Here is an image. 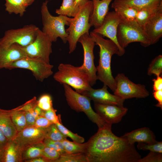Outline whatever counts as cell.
<instances>
[{
  "instance_id": "6da1fadb",
  "label": "cell",
  "mask_w": 162,
  "mask_h": 162,
  "mask_svg": "<svg viewBox=\"0 0 162 162\" xmlns=\"http://www.w3.org/2000/svg\"><path fill=\"white\" fill-rule=\"evenodd\" d=\"M112 125L98 128L87 142L88 162H138L141 158L134 144L115 135Z\"/></svg>"
},
{
  "instance_id": "7a4b0ae2",
  "label": "cell",
  "mask_w": 162,
  "mask_h": 162,
  "mask_svg": "<svg viewBox=\"0 0 162 162\" xmlns=\"http://www.w3.org/2000/svg\"><path fill=\"white\" fill-rule=\"evenodd\" d=\"M95 44L100 48L99 58L98 66L96 67L97 80L103 83L112 91L116 87L115 78L111 70V60L112 56H118L119 49L117 45L110 39H106L102 35L92 31L89 34Z\"/></svg>"
},
{
  "instance_id": "3957f363",
  "label": "cell",
  "mask_w": 162,
  "mask_h": 162,
  "mask_svg": "<svg viewBox=\"0 0 162 162\" xmlns=\"http://www.w3.org/2000/svg\"><path fill=\"white\" fill-rule=\"evenodd\" d=\"M79 2V10L66 30L68 34L69 53L75 50L79 38L85 33H89L91 27L89 21L93 9L92 1L81 0Z\"/></svg>"
},
{
  "instance_id": "277c9868",
  "label": "cell",
  "mask_w": 162,
  "mask_h": 162,
  "mask_svg": "<svg viewBox=\"0 0 162 162\" xmlns=\"http://www.w3.org/2000/svg\"><path fill=\"white\" fill-rule=\"evenodd\" d=\"M48 2V1L44 2L41 8L43 25L42 31L52 42H56L60 38L65 43L68 42V34L65 26L70 25L72 18L62 15L52 16L49 11Z\"/></svg>"
},
{
  "instance_id": "5b68a950",
  "label": "cell",
  "mask_w": 162,
  "mask_h": 162,
  "mask_svg": "<svg viewBox=\"0 0 162 162\" xmlns=\"http://www.w3.org/2000/svg\"><path fill=\"white\" fill-rule=\"evenodd\" d=\"M53 77L60 84H66L81 94L92 87L88 76L80 66L60 64Z\"/></svg>"
},
{
  "instance_id": "8992f818",
  "label": "cell",
  "mask_w": 162,
  "mask_h": 162,
  "mask_svg": "<svg viewBox=\"0 0 162 162\" xmlns=\"http://www.w3.org/2000/svg\"><path fill=\"white\" fill-rule=\"evenodd\" d=\"M62 85L66 101L71 109L78 112H83L90 121L97 125L98 128L110 124L106 123L93 110L89 98L74 91L66 84Z\"/></svg>"
},
{
  "instance_id": "52a82bcc",
  "label": "cell",
  "mask_w": 162,
  "mask_h": 162,
  "mask_svg": "<svg viewBox=\"0 0 162 162\" xmlns=\"http://www.w3.org/2000/svg\"><path fill=\"white\" fill-rule=\"evenodd\" d=\"M117 38L119 45L124 50L133 42H140L145 47L151 45L148 37L136 20L121 22L118 27Z\"/></svg>"
},
{
  "instance_id": "ba28073f",
  "label": "cell",
  "mask_w": 162,
  "mask_h": 162,
  "mask_svg": "<svg viewBox=\"0 0 162 162\" xmlns=\"http://www.w3.org/2000/svg\"><path fill=\"white\" fill-rule=\"evenodd\" d=\"M53 67L50 63L41 59L26 56L12 63L7 69L28 70L32 72L37 80L42 82L53 74Z\"/></svg>"
},
{
  "instance_id": "9c48e42d",
  "label": "cell",
  "mask_w": 162,
  "mask_h": 162,
  "mask_svg": "<svg viewBox=\"0 0 162 162\" xmlns=\"http://www.w3.org/2000/svg\"><path fill=\"white\" fill-rule=\"evenodd\" d=\"M39 28L30 25L16 29L7 30L0 39V46L7 47L13 44L26 46L35 39Z\"/></svg>"
},
{
  "instance_id": "30bf717a",
  "label": "cell",
  "mask_w": 162,
  "mask_h": 162,
  "mask_svg": "<svg viewBox=\"0 0 162 162\" xmlns=\"http://www.w3.org/2000/svg\"><path fill=\"white\" fill-rule=\"evenodd\" d=\"M115 79L116 87L114 94L122 99L145 98L149 95L145 85L133 82L124 74H118Z\"/></svg>"
},
{
  "instance_id": "8fae6325",
  "label": "cell",
  "mask_w": 162,
  "mask_h": 162,
  "mask_svg": "<svg viewBox=\"0 0 162 162\" xmlns=\"http://www.w3.org/2000/svg\"><path fill=\"white\" fill-rule=\"evenodd\" d=\"M78 42L82 46L84 52L83 63L80 67L88 76L92 86L96 83L98 80L96 68L94 62L93 51L95 44L89 33H85L81 36Z\"/></svg>"
},
{
  "instance_id": "7c38bea8",
  "label": "cell",
  "mask_w": 162,
  "mask_h": 162,
  "mask_svg": "<svg viewBox=\"0 0 162 162\" xmlns=\"http://www.w3.org/2000/svg\"><path fill=\"white\" fill-rule=\"evenodd\" d=\"M52 43L39 28L34 40L28 45L22 47L27 56L50 63V56L52 52Z\"/></svg>"
},
{
  "instance_id": "4fadbf2b",
  "label": "cell",
  "mask_w": 162,
  "mask_h": 162,
  "mask_svg": "<svg viewBox=\"0 0 162 162\" xmlns=\"http://www.w3.org/2000/svg\"><path fill=\"white\" fill-rule=\"evenodd\" d=\"M121 22L120 17L114 10L109 12L106 16L102 25L92 31L94 33L108 38L113 42L118 48V56H120L125 53V50L120 47L117 38L118 27Z\"/></svg>"
},
{
  "instance_id": "5bb4252c",
  "label": "cell",
  "mask_w": 162,
  "mask_h": 162,
  "mask_svg": "<svg viewBox=\"0 0 162 162\" xmlns=\"http://www.w3.org/2000/svg\"><path fill=\"white\" fill-rule=\"evenodd\" d=\"M96 112L106 123H119L127 113L128 109L124 106L94 102Z\"/></svg>"
},
{
  "instance_id": "9a60e30c",
  "label": "cell",
  "mask_w": 162,
  "mask_h": 162,
  "mask_svg": "<svg viewBox=\"0 0 162 162\" xmlns=\"http://www.w3.org/2000/svg\"><path fill=\"white\" fill-rule=\"evenodd\" d=\"M44 138L43 129L33 125L27 126L18 132L13 140L23 151L28 146L43 142Z\"/></svg>"
},
{
  "instance_id": "2e32d148",
  "label": "cell",
  "mask_w": 162,
  "mask_h": 162,
  "mask_svg": "<svg viewBox=\"0 0 162 162\" xmlns=\"http://www.w3.org/2000/svg\"><path fill=\"white\" fill-rule=\"evenodd\" d=\"M107 89L108 86L105 85H104L101 88L97 89H94L91 87L81 94L88 97L94 102L123 106L125 100L114 94H111Z\"/></svg>"
},
{
  "instance_id": "e0dca14e",
  "label": "cell",
  "mask_w": 162,
  "mask_h": 162,
  "mask_svg": "<svg viewBox=\"0 0 162 162\" xmlns=\"http://www.w3.org/2000/svg\"><path fill=\"white\" fill-rule=\"evenodd\" d=\"M143 29L151 45L158 41L162 36V7L147 21Z\"/></svg>"
},
{
  "instance_id": "ac0fdd59",
  "label": "cell",
  "mask_w": 162,
  "mask_h": 162,
  "mask_svg": "<svg viewBox=\"0 0 162 162\" xmlns=\"http://www.w3.org/2000/svg\"><path fill=\"white\" fill-rule=\"evenodd\" d=\"M26 56L22 46L18 44L0 46V69H7L12 63Z\"/></svg>"
},
{
  "instance_id": "d6986e66",
  "label": "cell",
  "mask_w": 162,
  "mask_h": 162,
  "mask_svg": "<svg viewBox=\"0 0 162 162\" xmlns=\"http://www.w3.org/2000/svg\"><path fill=\"white\" fill-rule=\"evenodd\" d=\"M93 9L89 22L95 28L100 26L109 12V6L112 0H92Z\"/></svg>"
},
{
  "instance_id": "ffe728a7",
  "label": "cell",
  "mask_w": 162,
  "mask_h": 162,
  "mask_svg": "<svg viewBox=\"0 0 162 162\" xmlns=\"http://www.w3.org/2000/svg\"><path fill=\"white\" fill-rule=\"evenodd\" d=\"M130 143L134 144L136 142H144L154 144L157 142L154 132L148 127H143L127 133L121 136Z\"/></svg>"
},
{
  "instance_id": "44dd1931",
  "label": "cell",
  "mask_w": 162,
  "mask_h": 162,
  "mask_svg": "<svg viewBox=\"0 0 162 162\" xmlns=\"http://www.w3.org/2000/svg\"><path fill=\"white\" fill-rule=\"evenodd\" d=\"M22 153L23 151L14 140H9L1 153V162H22Z\"/></svg>"
},
{
  "instance_id": "7402d4cb",
  "label": "cell",
  "mask_w": 162,
  "mask_h": 162,
  "mask_svg": "<svg viewBox=\"0 0 162 162\" xmlns=\"http://www.w3.org/2000/svg\"><path fill=\"white\" fill-rule=\"evenodd\" d=\"M0 130L8 140H14L18 133L11 120L9 110H0Z\"/></svg>"
},
{
  "instance_id": "603a6c76",
  "label": "cell",
  "mask_w": 162,
  "mask_h": 162,
  "mask_svg": "<svg viewBox=\"0 0 162 162\" xmlns=\"http://www.w3.org/2000/svg\"><path fill=\"white\" fill-rule=\"evenodd\" d=\"M162 7V1L143 8L138 10L136 21L143 28L147 21Z\"/></svg>"
},
{
  "instance_id": "cb8c5ba5",
  "label": "cell",
  "mask_w": 162,
  "mask_h": 162,
  "mask_svg": "<svg viewBox=\"0 0 162 162\" xmlns=\"http://www.w3.org/2000/svg\"><path fill=\"white\" fill-rule=\"evenodd\" d=\"M161 1L162 0H114L111 7L113 8L118 6H128L139 10Z\"/></svg>"
},
{
  "instance_id": "d4e9b609",
  "label": "cell",
  "mask_w": 162,
  "mask_h": 162,
  "mask_svg": "<svg viewBox=\"0 0 162 162\" xmlns=\"http://www.w3.org/2000/svg\"><path fill=\"white\" fill-rule=\"evenodd\" d=\"M75 0H63L59 8L56 10V13L59 15L74 17L78 12L80 7V2L76 4Z\"/></svg>"
},
{
  "instance_id": "484cf974",
  "label": "cell",
  "mask_w": 162,
  "mask_h": 162,
  "mask_svg": "<svg viewBox=\"0 0 162 162\" xmlns=\"http://www.w3.org/2000/svg\"><path fill=\"white\" fill-rule=\"evenodd\" d=\"M9 111L12 121L18 132L27 126L25 111L18 110L16 108Z\"/></svg>"
},
{
  "instance_id": "4316f807",
  "label": "cell",
  "mask_w": 162,
  "mask_h": 162,
  "mask_svg": "<svg viewBox=\"0 0 162 162\" xmlns=\"http://www.w3.org/2000/svg\"><path fill=\"white\" fill-rule=\"evenodd\" d=\"M5 10L9 14L23 15L28 7L24 0H5Z\"/></svg>"
},
{
  "instance_id": "83f0119b",
  "label": "cell",
  "mask_w": 162,
  "mask_h": 162,
  "mask_svg": "<svg viewBox=\"0 0 162 162\" xmlns=\"http://www.w3.org/2000/svg\"><path fill=\"white\" fill-rule=\"evenodd\" d=\"M121 18L122 22H130L135 20L138 10L128 6H118L113 8Z\"/></svg>"
},
{
  "instance_id": "f1b7e54d",
  "label": "cell",
  "mask_w": 162,
  "mask_h": 162,
  "mask_svg": "<svg viewBox=\"0 0 162 162\" xmlns=\"http://www.w3.org/2000/svg\"><path fill=\"white\" fill-rule=\"evenodd\" d=\"M45 146L43 142L32 145L23 151V161L42 156V152Z\"/></svg>"
},
{
  "instance_id": "f546056e",
  "label": "cell",
  "mask_w": 162,
  "mask_h": 162,
  "mask_svg": "<svg viewBox=\"0 0 162 162\" xmlns=\"http://www.w3.org/2000/svg\"><path fill=\"white\" fill-rule=\"evenodd\" d=\"M67 154L82 153H85L86 149L87 142L82 143L71 142L66 139L61 141Z\"/></svg>"
},
{
  "instance_id": "4dcf8cb0",
  "label": "cell",
  "mask_w": 162,
  "mask_h": 162,
  "mask_svg": "<svg viewBox=\"0 0 162 162\" xmlns=\"http://www.w3.org/2000/svg\"><path fill=\"white\" fill-rule=\"evenodd\" d=\"M43 130L45 138L58 141H62L67 139V137L59 130L55 124H52Z\"/></svg>"
},
{
  "instance_id": "1f68e13d",
  "label": "cell",
  "mask_w": 162,
  "mask_h": 162,
  "mask_svg": "<svg viewBox=\"0 0 162 162\" xmlns=\"http://www.w3.org/2000/svg\"><path fill=\"white\" fill-rule=\"evenodd\" d=\"M54 162H88L84 153L67 154L61 155Z\"/></svg>"
},
{
  "instance_id": "d6a6232c",
  "label": "cell",
  "mask_w": 162,
  "mask_h": 162,
  "mask_svg": "<svg viewBox=\"0 0 162 162\" xmlns=\"http://www.w3.org/2000/svg\"><path fill=\"white\" fill-rule=\"evenodd\" d=\"M162 73V55L156 57L151 62L148 69V75L154 74L156 76H160Z\"/></svg>"
},
{
  "instance_id": "836d02e7",
  "label": "cell",
  "mask_w": 162,
  "mask_h": 162,
  "mask_svg": "<svg viewBox=\"0 0 162 162\" xmlns=\"http://www.w3.org/2000/svg\"><path fill=\"white\" fill-rule=\"evenodd\" d=\"M57 127L59 130L66 137L70 138L74 142L78 143H82L84 142V139L82 137L74 134L68 129L63 125L62 122L56 124Z\"/></svg>"
},
{
  "instance_id": "e575fe53",
  "label": "cell",
  "mask_w": 162,
  "mask_h": 162,
  "mask_svg": "<svg viewBox=\"0 0 162 162\" xmlns=\"http://www.w3.org/2000/svg\"><path fill=\"white\" fill-rule=\"evenodd\" d=\"M138 149L149 150L150 151L162 153V142L158 141L154 144H148L144 142H138L137 145Z\"/></svg>"
},
{
  "instance_id": "d590c367",
  "label": "cell",
  "mask_w": 162,
  "mask_h": 162,
  "mask_svg": "<svg viewBox=\"0 0 162 162\" xmlns=\"http://www.w3.org/2000/svg\"><path fill=\"white\" fill-rule=\"evenodd\" d=\"M43 142L45 146L52 148L57 151L60 155L67 154L61 141H54L45 138Z\"/></svg>"
},
{
  "instance_id": "8d00e7d4",
  "label": "cell",
  "mask_w": 162,
  "mask_h": 162,
  "mask_svg": "<svg viewBox=\"0 0 162 162\" xmlns=\"http://www.w3.org/2000/svg\"><path fill=\"white\" fill-rule=\"evenodd\" d=\"M38 106L43 110H47L52 107V100L49 94L42 95L38 100Z\"/></svg>"
},
{
  "instance_id": "74e56055",
  "label": "cell",
  "mask_w": 162,
  "mask_h": 162,
  "mask_svg": "<svg viewBox=\"0 0 162 162\" xmlns=\"http://www.w3.org/2000/svg\"><path fill=\"white\" fill-rule=\"evenodd\" d=\"M42 157L48 159L50 162H54L60 156L59 153L57 151L45 146L42 150Z\"/></svg>"
},
{
  "instance_id": "f35d334b",
  "label": "cell",
  "mask_w": 162,
  "mask_h": 162,
  "mask_svg": "<svg viewBox=\"0 0 162 162\" xmlns=\"http://www.w3.org/2000/svg\"><path fill=\"white\" fill-rule=\"evenodd\" d=\"M56 110L52 107L47 110H42L40 116H44L53 123L56 124L62 122L60 115L57 116L56 114Z\"/></svg>"
},
{
  "instance_id": "ab89813d",
  "label": "cell",
  "mask_w": 162,
  "mask_h": 162,
  "mask_svg": "<svg viewBox=\"0 0 162 162\" xmlns=\"http://www.w3.org/2000/svg\"><path fill=\"white\" fill-rule=\"evenodd\" d=\"M162 154L158 152L150 151L145 157L141 158L138 162H162Z\"/></svg>"
},
{
  "instance_id": "60d3db41",
  "label": "cell",
  "mask_w": 162,
  "mask_h": 162,
  "mask_svg": "<svg viewBox=\"0 0 162 162\" xmlns=\"http://www.w3.org/2000/svg\"><path fill=\"white\" fill-rule=\"evenodd\" d=\"M37 106L38 100H37L36 98L34 97L24 104L18 106L16 108L18 110H22L25 112L30 111Z\"/></svg>"
},
{
  "instance_id": "b9f144b4",
  "label": "cell",
  "mask_w": 162,
  "mask_h": 162,
  "mask_svg": "<svg viewBox=\"0 0 162 162\" xmlns=\"http://www.w3.org/2000/svg\"><path fill=\"white\" fill-rule=\"evenodd\" d=\"M52 123L43 116H39L36 119L34 125L36 127L43 129L47 128Z\"/></svg>"
},
{
  "instance_id": "7bdbcfd3",
  "label": "cell",
  "mask_w": 162,
  "mask_h": 162,
  "mask_svg": "<svg viewBox=\"0 0 162 162\" xmlns=\"http://www.w3.org/2000/svg\"><path fill=\"white\" fill-rule=\"evenodd\" d=\"M153 82V91L162 90V77L160 76H157L152 80Z\"/></svg>"
},
{
  "instance_id": "ee69618b",
  "label": "cell",
  "mask_w": 162,
  "mask_h": 162,
  "mask_svg": "<svg viewBox=\"0 0 162 162\" xmlns=\"http://www.w3.org/2000/svg\"><path fill=\"white\" fill-rule=\"evenodd\" d=\"M153 94L154 98L158 101L155 105L156 106L162 109V90L153 91Z\"/></svg>"
},
{
  "instance_id": "f6af8a7d",
  "label": "cell",
  "mask_w": 162,
  "mask_h": 162,
  "mask_svg": "<svg viewBox=\"0 0 162 162\" xmlns=\"http://www.w3.org/2000/svg\"><path fill=\"white\" fill-rule=\"evenodd\" d=\"M25 116L27 126L34 125L36 118L30 111L25 112Z\"/></svg>"
},
{
  "instance_id": "bcb514c9",
  "label": "cell",
  "mask_w": 162,
  "mask_h": 162,
  "mask_svg": "<svg viewBox=\"0 0 162 162\" xmlns=\"http://www.w3.org/2000/svg\"><path fill=\"white\" fill-rule=\"evenodd\" d=\"M8 140L0 130V153L1 154L7 145Z\"/></svg>"
},
{
  "instance_id": "7dc6e473",
  "label": "cell",
  "mask_w": 162,
  "mask_h": 162,
  "mask_svg": "<svg viewBox=\"0 0 162 162\" xmlns=\"http://www.w3.org/2000/svg\"><path fill=\"white\" fill-rule=\"evenodd\" d=\"M26 162H50L48 159L42 157H39L25 160Z\"/></svg>"
},
{
  "instance_id": "c3c4849f",
  "label": "cell",
  "mask_w": 162,
  "mask_h": 162,
  "mask_svg": "<svg viewBox=\"0 0 162 162\" xmlns=\"http://www.w3.org/2000/svg\"><path fill=\"white\" fill-rule=\"evenodd\" d=\"M27 6L31 5L34 0H24Z\"/></svg>"
},
{
  "instance_id": "681fc988",
  "label": "cell",
  "mask_w": 162,
  "mask_h": 162,
  "mask_svg": "<svg viewBox=\"0 0 162 162\" xmlns=\"http://www.w3.org/2000/svg\"><path fill=\"white\" fill-rule=\"evenodd\" d=\"M80 0H75V3L76 4Z\"/></svg>"
},
{
  "instance_id": "f907efd6",
  "label": "cell",
  "mask_w": 162,
  "mask_h": 162,
  "mask_svg": "<svg viewBox=\"0 0 162 162\" xmlns=\"http://www.w3.org/2000/svg\"><path fill=\"white\" fill-rule=\"evenodd\" d=\"M1 154L0 153V162H1Z\"/></svg>"
},
{
  "instance_id": "816d5d0a",
  "label": "cell",
  "mask_w": 162,
  "mask_h": 162,
  "mask_svg": "<svg viewBox=\"0 0 162 162\" xmlns=\"http://www.w3.org/2000/svg\"><path fill=\"white\" fill-rule=\"evenodd\" d=\"M1 109H0V110Z\"/></svg>"
}]
</instances>
